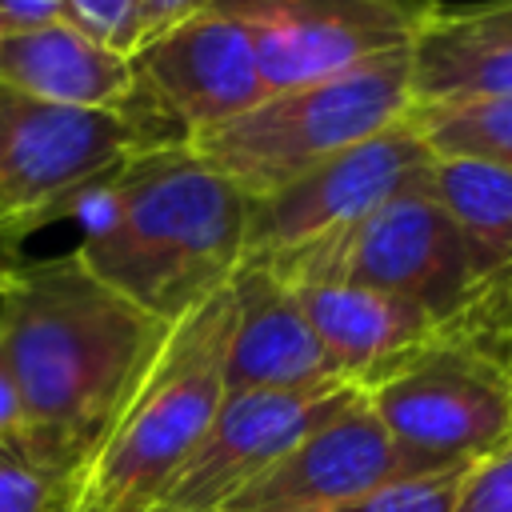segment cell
<instances>
[{
	"label": "cell",
	"mask_w": 512,
	"mask_h": 512,
	"mask_svg": "<svg viewBox=\"0 0 512 512\" xmlns=\"http://www.w3.org/2000/svg\"><path fill=\"white\" fill-rule=\"evenodd\" d=\"M164 332L76 252L24 260L0 284V344L28 416V460L64 484L112 428Z\"/></svg>",
	"instance_id": "obj_1"
},
{
	"label": "cell",
	"mask_w": 512,
	"mask_h": 512,
	"mask_svg": "<svg viewBox=\"0 0 512 512\" xmlns=\"http://www.w3.org/2000/svg\"><path fill=\"white\" fill-rule=\"evenodd\" d=\"M252 200L204 168L188 144L128 160L80 208L72 248L108 288L172 324L244 264Z\"/></svg>",
	"instance_id": "obj_2"
},
{
	"label": "cell",
	"mask_w": 512,
	"mask_h": 512,
	"mask_svg": "<svg viewBox=\"0 0 512 512\" xmlns=\"http://www.w3.org/2000/svg\"><path fill=\"white\" fill-rule=\"evenodd\" d=\"M228 284L168 324L164 344L92 456L64 480L60 512H148L204 440L228 384Z\"/></svg>",
	"instance_id": "obj_3"
},
{
	"label": "cell",
	"mask_w": 512,
	"mask_h": 512,
	"mask_svg": "<svg viewBox=\"0 0 512 512\" xmlns=\"http://www.w3.org/2000/svg\"><path fill=\"white\" fill-rule=\"evenodd\" d=\"M408 104V48H400L336 76L268 92L248 112L184 144L236 192L264 200L320 160L400 124Z\"/></svg>",
	"instance_id": "obj_4"
},
{
	"label": "cell",
	"mask_w": 512,
	"mask_h": 512,
	"mask_svg": "<svg viewBox=\"0 0 512 512\" xmlns=\"http://www.w3.org/2000/svg\"><path fill=\"white\" fill-rule=\"evenodd\" d=\"M184 144L164 132L136 100L132 108H68L20 96L0 84V216L40 228L80 216L128 160Z\"/></svg>",
	"instance_id": "obj_5"
},
{
	"label": "cell",
	"mask_w": 512,
	"mask_h": 512,
	"mask_svg": "<svg viewBox=\"0 0 512 512\" xmlns=\"http://www.w3.org/2000/svg\"><path fill=\"white\" fill-rule=\"evenodd\" d=\"M400 472H448L488 460L512 440V372L436 332L416 356L364 388Z\"/></svg>",
	"instance_id": "obj_6"
},
{
	"label": "cell",
	"mask_w": 512,
	"mask_h": 512,
	"mask_svg": "<svg viewBox=\"0 0 512 512\" xmlns=\"http://www.w3.org/2000/svg\"><path fill=\"white\" fill-rule=\"evenodd\" d=\"M264 264L284 280H352L384 288L428 308L440 324L476 284L460 232L424 188H408L364 220Z\"/></svg>",
	"instance_id": "obj_7"
},
{
	"label": "cell",
	"mask_w": 512,
	"mask_h": 512,
	"mask_svg": "<svg viewBox=\"0 0 512 512\" xmlns=\"http://www.w3.org/2000/svg\"><path fill=\"white\" fill-rule=\"evenodd\" d=\"M260 56L268 92L400 52L440 12L436 0H216Z\"/></svg>",
	"instance_id": "obj_8"
},
{
	"label": "cell",
	"mask_w": 512,
	"mask_h": 512,
	"mask_svg": "<svg viewBox=\"0 0 512 512\" xmlns=\"http://www.w3.org/2000/svg\"><path fill=\"white\" fill-rule=\"evenodd\" d=\"M428 164L432 152L404 120L320 160L280 192L252 200L244 260H272L364 220L384 200L424 188Z\"/></svg>",
	"instance_id": "obj_9"
},
{
	"label": "cell",
	"mask_w": 512,
	"mask_h": 512,
	"mask_svg": "<svg viewBox=\"0 0 512 512\" xmlns=\"http://www.w3.org/2000/svg\"><path fill=\"white\" fill-rule=\"evenodd\" d=\"M360 388L332 380L316 388H252L224 392L204 440L184 460L156 508L224 512L248 484H256L292 444H300L328 416L348 408Z\"/></svg>",
	"instance_id": "obj_10"
},
{
	"label": "cell",
	"mask_w": 512,
	"mask_h": 512,
	"mask_svg": "<svg viewBox=\"0 0 512 512\" xmlns=\"http://www.w3.org/2000/svg\"><path fill=\"white\" fill-rule=\"evenodd\" d=\"M128 60L132 100L176 140L208 132L268 96L252 36L216 8L140 44Z\"/></svg>",
	"instance_id": "obj_11"
},
{
	"label": "cell",
	"mask_w": 512,
	"mask_h": 512,
	"mask_svg": "<svg viewBox=\"0 0 512 512\" xmlns=\"http://www.w3.org/2000/svg\"><path fill=\"white\" fill-rule=\"evenodd\" d=\"M392 476H404L396 448L360 392L348 408L292 444L224 512H324L380 488Z\"/></svg>",
	"instance_id": "obj_12"
},
{
	"label": "cell",
	"mask_w": 512,
	"mask_h": 512,
	"mask_svg": "<svg viewBox=\"0 0 512 512\" xmlns=\"http://www.w3.org/2000/svg\"><path fill=\"white\" fill-rule=\"evenodd\" d=\"M232 332L224 356L228 392L316 388L340 380L324 356L292 284L264 260H244L232 280Z\"/></svg>",
	"instance_id": "obj_13"
},
{
	"label": "cell",
	"mask_w": 512,
	"mask_h": 512,
	"mask_svg": "<svg viewBox=\"0 0 512 512\" xmlns=\"http://www.w3.org/2000/svg\"><path fill=\"white\" fill-rule=\"evenodd\" d=\"M276 272V268H272ZM324 356L336 376L352 388H368L408 356H416L428 340H436L440 320L384 288L352 284V280H288Z\"/></svg>",
	"instance_id": "obj_14"
},
{
	"label": "cell",
	"mask_w": 512,
	"mask_h": 512,
	"mask_svg": "<svg viewBox=\"0 0 512 512\" xmlns=\"http://www.w3.org/2000/svg\"><path fill=\"white\" fill-rule=\"evenodd\" d=\"M412 104L512 100V0L436 12L408 44Z\"/></svg>",
	"instance_id": "obj_15"
},
{
	"label": "cell",
	"mask_w": 512,
	"mask_h": 512,
	"mask_svg": "<svg viewBox=\"0 0 512 512\" xmlns=\"http://www.w3.org/2000/svg\"><path fill=\"white\" fill-rule=\"evenodd\" d=\"M0 84L68 108H132V60L88 40L68 20L0 32Z\"/></svg>",
	"instance_id": "obj_16"
},
{
	"label": "cell",
	"mask_w": 512,
	"mask_h": 512,
	"mask_svg": "<svg viewBox=\"0 0 512 512\" xmlns=\"http://www.w3.org/2000/svg\"><path fill=\"white\" fill-rule=\"evenodd\" d=\"M424 192L444 208L476 280L512 260V172L480 160L432 156Z\"/></svg>",
	"instance_id": "obj_17"
},
{
	"label": "cell",
	"mask_w": 512,
	"mask_h": 512,
	"mask_svg": "<svg viewBox=\"0 0 512 512\" xmlns=\"http://www.w3.org/2000/svg\"><path fill=\"white\" fill-rule=\"evenodd\" d=\"M404 124L440 160H480L512 172V100L408 104Z\"/></svg>",
	"instance_id": "obj_18"
},
{
	"label": "cell",
	"mask_w": 512,
	"mask_h": 512,
	"mask_svg": "<svg viewBox=\"0 0 512 512\" xmlns=\"http://www.w3.org/2000/svg\"><path fill=\"white\" fill-rule=\"evenodd\" d=\"M440 336L460 340L512 372V260L468 288L460 308L440 324Z\"/></svg>",
	"instance_id": "obj_19"
},
{
	"label": "cell",
	"mask_w": 512,
	"mask_h": 512,
	"mask_svg": "<svg viewBox=\"0 0 512 512\" xmlns=\"http://www.w3.org/2000/svg\"><path fill=\"white\" fill-rule=\"evenodd\" d=\"M468 468H448V472H404L384 480L380 488L344 500L324 512H452L460 480Z\"/></svg>",
	"instance_id": "obj_20"
},
{
	"label": "cell",
	"mask_w": 512,
	"mask_h": 512,
	"mask_svg": "<svg viewBox=\"0 0 512 512\" xmlns=\"http://www.w3.org/2000/svg\"><path fill=\"white\" fill-rule=\"evenodd\" d=\"M64 20L120 56H132L140 48L136 0H64Z\"/></svg>",
	"instance_id": "obj_21"
},
{
	"label": "cell",
	"mask_w": 512,
	"mask_h": 512,
	"mask_svg": "<svg viewBox=\"0 0 512 512\" xmlns=\"http://www.w3.org/2000/svg\"><path fill=\"white\" fill-rule=\"evenodd\" d=\"M64 484L20 452H0V512H60Z\"/></svg>",
	"instance_id": "obj_22"
},
{
	"label": "cell",
	"mask_w": 512,
	"mask_h": 512,
	"mask_svg": "<svg viewBox=\"0 0 512 512\" xmlns=\"http://www.w3.org/2000/svg\"><path fill=\"white\" fill-rule=\"evenodd\" d=\"M452 512H512V440L464 472Z\"/></svg>",
	"instance_id": "obj_23"
},
{
	"label": "cell",
	"mask_w": 512,
	"mask_h": 512,
	"mask_svg": "<svg viewBox=\"0 0 512 512\" xmlns=\"http://www.w3.org/2000/svg\"><path fill=\"white\" fill-rule=\"evenodd\" d=\"M0 452L28 456V416H24L20 384H16V372L8 364L4 344H0Z\"/></svg>",
	"instance_id": "obj_24"
},
{
	"label": "cell",
	"mask_w": 512,
	"mask_h": 512,
	"mask_svg": "<svg viewBox=\"0 0 512 512\" xmlns=\"http://www.w3.org/2000/svg\"><path fill=\"white\" fill-rule=\"evenodd\" d=\"M216 0H136V12H140V44L164 36L168 28L208 12Z\"/></svg>",
	"instance_id": "obj_25"
},
{
	"label": "cell",
	"mask_w": 512,
	"mask_h": 512,
	"mask_svg": "<svg viewBox=\"0 0 512 512\" xmlns=\"http://www.w3.org/2000/svg\"><path fill=\"white\" fill-rule=\"evenodd\" d=\"M64 20V0H0V32Z\"/></svg>",
	"instance_id": "obj_26"
},
{
	"label": "cell",
	"mask_w": 512,
	"mask_h": 512,
	"mask_svg": "<svg viewBox=\"0 0 512 512\" xmlns=\"http://www.w3.org/2000/svg\"><path fill=\"white\" fill-rule=\"evenodd\" d=\"M40 232L36 220H20V216H0V284L24 264V244L28 236Z\"/></svg>",
	"instance_id": "obj_27"
},
{
	"label": "cell",
	"mask_w": 512,
	"mask_h": 512,
	"mask_svg": "<svg viewBox=\"0 0 512 512\" xmlns=\"http://www.w3.org/2000/svg\"><path fill=\"white\" fill-rule=\"evenodd\" d=\"M148 512H176V508H148Z\"/></svg>",
	"instance_id": "obj_28"
}]
</instances>
